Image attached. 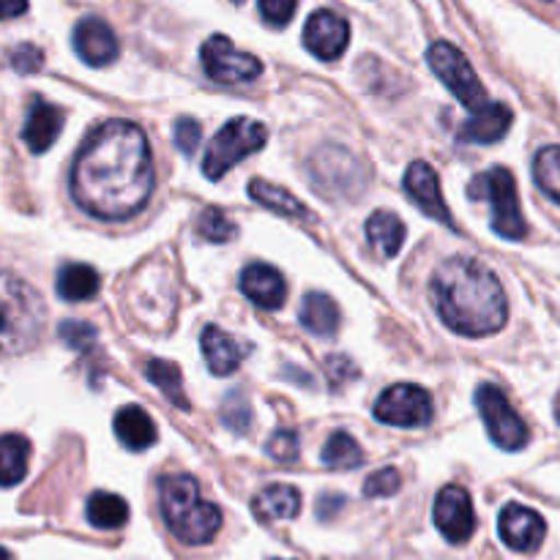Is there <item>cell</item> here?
I'll return each instance as SVG.
<instances>
[{
	"label": "cell",
	"instance_id": "obj_1",
	"mask_svg": "<svg viewBox=\"0 0 560 560\" xmlns=\"http://www.w3.org/2000/svg\"><path fill=\"white\" fill-rule=\"evenodd\" d=\"M153 159L145 131L129 120H107L82 142L69 189L77 206L104 222H124L153 195Z\"/></svg>",
	"mask_w": 560,
	"mask_h": 560
},
{
	"label": "cell",
	"instance_id": "obj_2",
	"mask_svg": "<svg viewBox=\"0 0 560 560\" xmlns=\"http://www.w3.org/2000/svg\"><path fill=\"white\" fill-rule=\"evenodd\" d=\"M438 317L459 337H490L506 326L509 301L501 279L474 257H448L430 279Z\"/></svg>",
	"mask_w": 560,
	"mask_h": 560
},
{
	"label": "cell",
	"instance_id": "obj_3",
	"mask_svg": "<svg viewBox=\"0 0 560 560\" xmlns=\"http://www.w3.org/2000/svg\"><path fill=\"white\" fill-rule=\"evenodd\" d=\"M159 506L167 528L184 545H208L222 528V512L200 495V485L186 474L159 481Z\"/></svg>",
	"mask_w": 560,
	"mask_h": 560
},
{
	"label": "cell",
	"instance_id": "obj_4",
	"mask_svg": "<svg viewBox=\"0 0 560 560\" xmlns=\"http://www.w3.org/2000/svg\"><path fill=\"white\" fill-rule=\"evenodd\" d=\"M47 310L25 279L0 271V355L31 350L42 339Z\"/></svg>",
	"mask_w": 560,
	"mask_h": 560
},
{
	"label": "cell",
	"instance_id": "obj_5",
	"mask_svg": "<svg viewBox=\"0 0 560 560\" xmlns=\"http://www.w3.org/2000/svg\"><path fill=\"white\" fill-rule=\"evenodd\" d=\"M474 200H487L492 211V230L509 241H520L528 233L517 197V180L506 167H490L476 175L468 186Z\"/></svg>",
	"mask_w": 560,
	"mask_h": 560
},
{
	"label": "cell",
	"instance_id": "obj_6",
	"mask_svg": "<svg viewBox=\"0 0 560 560\" xmlns=\"http://www.w3.org/2000/svg\"><path fill=\"white\" fill-rule=\"evenodd\" d=\"M268 142V129L255 118H233L217 131L202 156V173L206 178L219 180L230 173L246 156L260 151Z\"/></svg>",
	"mask_w": 560,
	"mask_h": 560
},
{
	"label": "cell",
	"instance_id": "obj_7",
	"mask_svg": "<svg viewBox=\"0 0 560 560\" xmlns=\"http://www.w3.org/2000/svg\"><path fill=\"white\" fill-rule=\"evenodd\" d=\"M427 60H430V69L435 71L438 80L470 109L487 107L490 98H487V88L481 85L479 74L474 71L470 60L465 58L463 49H457L448 42H435L430 49H427Z\"/></svg>",
	"mask_w": 560,
	"mask_h": 560
},
{
	"label": "cell",
	"instance_id": "obj_8",
	"mask_svg": "<svg viewBox=\"0 0 560 560\" xmlns=\"http://www.w3.org/2000/svg\"><path fill=\"white\" fill-rule=\"evenodd\" d=\"M476 405H479V413L495 446H501L503 452H520V448L528 446V427L501 388L492 386V383L479 386Z\"/></svg>",
	"mask_w": 560,
	"mask_h": 560
},
{
	"label": "cell",
	"instance_id": "obj_9",
	"mask_svg": "<svg viewBox=\"0 0 560 560\" xmlns=\"http://www.w3.org/2000/svg\"><path fill=\"white\" fill-rule=\"evenodd\" d=\"M312 184L320 189V195L328 197H355L359 189L364 186V167L355 162L350 151L339 145L320 148L310 162Z\"/></svg>",
	"mask_w": 560,
	"mask_h": 560
},
{
	"label": "cell",
	"instance_id": "obj_10",
	"mask_svg": "<svg viewBox=\"0 0 560 560\" xmlns=\"http://www.w3.org/2000/svg\"><path fill=\"white\" fill-rule=\"evenodd\" d=\"M202 69L219 85H238V82H252L260 77L262 63L249 52H241L233 47L228 36L217 33L208 38L200 49Z\"/></svg>",
	"mask_w": 560,
	"mask_h": 560
},
{
	"label": "cell",
	"instance_id": "obj_11",
	"mask_svg": "<svg viewBox=\"0 0 560 560\" xmlns=\"http://www.w3.org/2000/svg\"><path fill=\"white\" fill-rule=\"evenodd\" d=\"M375 419L388 427H427L432 421V399L421 386L397 383L386 388L375 402Z\"/></svg>",
	"mask_w": 560,
	"mask_h": 560
},
{
	"label": "cell",
	"instance_id": "obj_12",
	"mask_svg": "<svg viewBox=\"0 0 560 560\" xmlns=\"http://www.w3.org/2000/svg\"><path fill=\"white\" fill-rule=\"evenodd\" d=\"M438 530L446 536L452 545H465L476 530V514L470 495L457 485H448L438 492L435 509H432Z\"/></svg>",
	"mask_w": 560,
	"mask_h": 560
},
{
	"label": "cell",
	"instance_id": "obj_13",
	"mask_svg": "<svg viewBox=\"0 0 560 560\" xmlns=\"http://www.w3.org/2000/svg\"><path fill=\"white\" fill-rule=\"evenodd\" d=\"M350 25L337 14V11L320 9L306 20L304 44L315 58L337 60L348 49Z\"/></svg>",
	"mask_w": 560,
	"mask_h": 560
},
{
	"label": "cell",
	"instance_id": "obj_14",
	"mask_svg": "<svg viewBox=\"0 0 560 560\" xmlns=\"http://www.w3.org/2000/svg\"><path fill=\"white\" fill-rule=\"evenodd\" d=\"M498 530H501V539L506 541V547H512L514 552H536L547 536L541 514L528 506H520V503H509L503 509Z\"/></svg>",
	"mask_w": 560,
	"mask_h": 560
},
{
	"label": "cell",
	"instance_id": "obj_15",
	"mask_svg": "<svg viewBox=\"0 0 560 560\" xmlns=\"http://www.w3.org/2000/svg\"><path fill=\"white\" fill-rule=\"evenodd\" d=\"M405 191H408L410 202L421 208V213H427L430 219H438V222L454 228L452 217H448V206L443 200L441 180H438V173L427 162H413L405 173Z\"/></svg>",
	"mask_w": 560,
	"mask_h": 560
},
{
	"label": "cell",
	"instance_id": "obj_16",
	"mask_svg": "<svg viewBox=\"0 0 560 560\" xmlns=\"http://www.w3.org/2000/svg\"><path fill=\"white\" fill-rule=\"evenodd\" d=\"M71 42H74V52L96 69L118 58V38L102 16H85V20L77 22Z\"/></svg>",
	"mask_w": 560,
	"mask_h": 560
},
{
	"label": "cell",
	"instance_id": "obj_17",
	"mask_svg": "<svg viewBox=\"0 0 560 560\" xmlns=\"http://www.w3.org/2000/svg\"><path fill=\"white\" fill-rule=\"evenodd\" d=\"M241 293L260 310H279L288 295L284 277L268 262H252L241 273Z\"/></svg>",
	"mask_w": 560,
	"mask_h": 560
},
{
	"label": "cell",
	"instance_id": "obj_18",
	"mask_svg": "<svg viewBox=\"0 0 560 560\" xmlns=\"http://www.w3.org/2000/svg\"><path fill=\"white\" fill-rule=\"evenodd\" d=\"M60 129H63V109L44 98H33L25 126H22V140L31 148V153L49 151L60 137Z\"/></svg>",
	"mask_w": 560,
	"mask_h": 560
},
{
	"label": "cell",
	"instance_id": "obj_19",
	"mask_svg": "<svg viewBox=\"0 0 560 560\" xmlns=\"http://www.w3.org/2000/svg\"><path fill=\"white\" fill-rule=\"evenodd\" d=\"M200 345L202 355H206L208 361V370L219 377L233 375L241 366V361L246 359V353H249V348H244L238 339L230 337V334L219 326H208L206 331H202Z\"/></svg>",
	"mask_w": 560,
	"mask_h": 560
},
{
	"label": "cell",
	"instance_id": "obj_20",
	"mask_svg": "<svg viewBox=\"0 0 560 560\" xmlns=\"http://www.w3.org/2000/svg\"><path fill=\"white\" fill-rule=\"evenodd\" d=\"M514 113L506 104H487V107L476 109L468 120H465L459 140L465 142H479V145H490V142L503 140L512 129Z\"/></svg>",
	"mask_w": 560,
	"mask_h": 560
},
{
	"label": "cell",
	"instance_id": "obj_21",
	"mask_svg": "<svg viewBox=\"0 0 560 560\" xmlns=\"http://www.w3.org/2000/svg\"><path fill=\"white\" fill-rule=\"evenodd\" d=\"M252 512L262 523H279V520H293L301 512V492L290 485H268L260 495L252 501Z\"/></svg>",
	"mask_w": 560,
	"mask_h": 560
},
{
	"label": "cell",
	"instance_id": "obj_22",
	"mask_svg": "<svg viewBox=\"0 0 560 560\" xmlns=\"http://www.w3.org/2000/svg\"><path fill=\"white\" fill-rule=\"evenodd\" d=\"M115 435L129 452H145L156 443V424L137 405H126L115 416Z\"/></svg>",
	"mask_w": 560,
	"mask_h": 560
},
{
	"label": "cell",
	"instance_id": "obj_23",
	"mask_svg": "<svg viewBox=\"0 0 560 560\" xmlns=\"http://www.w3.org/2000/svg\"><path fill=\"white\" fill-rule=\"evenodd\" d=\"M249 197L255 202H260L262 208H268V211L282 213V217L295 219V222H312L310 208H306L299 197L290 195L288 189H282V186H273L268 184V180L255 178L249 184Z\"/></svg>",
	"mask_w": 560,
	"mask_h": 560
},
{
	"label": "cell",
	"instance_id": "obj_24",
	"mask_svg": "<svg viewBox=\"0 0 560 560\" xmlns=\"http://www.w3.org/2000/svg\"><path fill=\"white\" fill-rule=\"evenodd\" d=\"M366 241L377 257H397L405 244V222L392 211H375L366 222Z\"/></svg>",
	"mask_w": 560,
	"mask_h": 560
},
{
	"label": "cell",
	"instance_id": "obj_25",
	"mask_svg": "<svg viewBox=\"0 0 560 560\" xmlns=\"http://www.w3.org/2000/svg\"><path fill=\"white\" fill-rule=\"evenodd\" d=\"M339 306L326 293H310L301 304V326L315 337H334L339 328Z\"/></svg>",
	"mask_w": 560,
	"mask_h": 560
},
{
	"label": "cell",
	"instance_id": "obj_26",
	"mask_svg": "<svg viewBox=\"0 0 560 560\" xmlns=\"http://www.w3.org/2000/svg\"><path fill=\"white\" fill-rule=\"evenodd\" d=\"M102 288V279H98L96 268L82 266V262H69L58 271V295L71 304H80V301L93 299Z\"/></svg>",
	"mask_w": 560,
	"mask_h": 560
},
{
	"label": "cell",
	"instance_id": "obj_27",
	"mask_svg": "<svg viewBox=\"0 0 560 560\" xmlns=\"http://www.w3.org/2000/svg\"><path fill=\"white\" fill-rule=\"evenodd\" d=\"M31 443L22 435H0V487L20 485L27 476Z\"/></svg>",
	"mask_w": 560,
	"mask_h": 560
},
{
	"label": "cell",
	"instance_id": "obj_28",
	"mask_svg": "<svg viewBox=\"0 0 560 560\" xmlns=\"http://www.w3.org/2000/svg\"><path fill=\"white\" fill-rule=\"evenodd\" d=\"M85 512L88 523L98 530L124 528L126 520H129V506H126L124 498L113 495V492H93Z\"/></svg>",
	"mask_w": 560,
	"mask_h": 560
},
{
	"label": "cell",
	"instance_id": "obj_29",
	"mask_svg": "<svg viewBox=\"0 0 560 560\" xmlns=\"http://www.w3.org/2000/svg\"><path fill=\"white\" fill-rule=\"evenodd\" d=\"M145 377L180 410H189V399L184 394V377H180L178 364L164 359H151L145 364Z\"/></svg>",
	"mask_w": 560,
	"mask_h": 560
},
{
	"label": "cell",
	"instance_id": "obj_30",
	"mask_svg": "<svg viewBox=\"0 0 560 560\" xmlns=\"http://www.w3.org/2000/svg\"><path fill=\"white\" fill-rule=\"evenodd\" d=\"M323 463L334 470L359 468L364 463V452H361L353 435H348V432H334L326 446H323Z\"/></svg>",
	"mask_w": 560,
	"mask_h": 560
},
{
	"label": "cell",
	"instance_id": "obj_31",
	"mask_svg": "<svg viewBox=\"0 0 560 560\" xmlns=\"http://www.w3.org/2000/svg\"><path fill=\"white\" fill-rule=\"evenodd\" d=\"M536 186L560 206V145H547L534 159Z\"/></svg>",
	"mask_w": 560,
	"mask_h": 560
},
{
	"label": "cell",
	"instance_id": "obj_32",
	"mask_svg": "<svg viewBox=\"0 0 560 560\" xmlns=\"http://www.w3.org/2000/svg\"><path fill=\"white\" fill-rule=\"evenodd\" d=\"M197 233L211 241V244H228V241L235 238V224L219 208H206L197 219Z\"/></svg>",
	"mask_w": 560,
	"mask_h": 560
},
{
	"label": "cell",
	"instance_id": "obj_33",
	"mask_svg": "<svg viewBox=\"0 0 560 560\" xmlns=\"http://www.w3.org/2000/svg\"><path fill=\"white\" fill-rule=\"evenodd\" d=\"M222 421L230 427L233 432H246L252 424V408L246 402L244 394L233 392L228 394V399L222 402Z\"/></svg>",
	"mask_w": 560,
	"mask_h": 560
},
{
	"label": "cell",
	"instance_id": "obj_34",
	"mask_svg": "<svg viewBox=\"0 0 560 560\" xmlns=\"http://www.w3.org/2000/svg\"><path fill=\"white\" fill-rule=\"evenodd\" d=\"M60 339L69 345L71 350H91L96 345V328L85 320H63L60 326Z\"/></svg>",
	"mask_w": 560,
	"mask_h": 560
},
{
	"label": "cell",
	"instance_id": "obj_35",
	"mask_svg": "<svg viewBox=\"0 0 560 560\" xmlns=\"http://www.w3.org/2000/svg\"><path fill=\"white\" fill-rule=\"evenodd\" d=\"M266 448L271 454V459H277V463H295L301 452V443L293 430H277Z\"/></svg>",
	"mask_w": 560,
	"mask_h": 560
},
{
	"label": "cell",
	"instance_id": "obj_36",
	"mask_svg": "<svg viewBox=\"0 0 560 560\" xmlns=\"http://www.w3.org/2000/svg\"><path fill=\"white\" fill-rule=\"evenodd\" d=\"M399 487H402V476H399V470L383 468V470H375V474L366 479L364 495L366 498H388V495H394V492H399Z\"/></svg>",
	"mask_w": 560,
	"mask_h": 560
},
{
	"label": "cell",
	"instance_id": "obj_37",
	"mask_svg": "<svg viewBox=\"0 0 560 560\" xmlns=\"http://www.w3.org/2000/svg\"><path fill=\"white\" fill-rule=\"evenodd\" d=\"M295 5H299V0H257L262 20L273 27L288 25L295 14Z\"/></svg>",
	"mask_w": 560,
	"mask_h": 560
},
{
	"label": "cell",
	"instance_id": "obj_38",
	"mask_svg": "<svg viewBox=\"0 0 560 560\" xmlns=\"http://www.w3.org/2000/svg\"><path fill=\"white\" fill-rule=\"evenodd\" d=\"M197 142H200V124L191 118H178L175 124V145L180 148V153H195Z\"/></svg>",
	"mask_w": 560,
	"mask_h": 560
},
{
	"label": "cell",
	"instance_id": "obj_39",
	"mask_svg": "<svg viewBox=\"0 0 560 560\" xmlns=\"http://www.w3.org/2000/svg\"><path fill=\"white\" fill-rule=\"evenodd\" d=\"M42 49L31 47V44H22L20 49H14V55H11V63H14L16 71H22V74H31V71L42 69Z\"/></svg>",
	"mask_w": 560,
	"mask_h": 560
},
{
	"label": "cell",
	"instance_id": "obj_40",
	"mask_svg": "<svg viewBox=\"0 0 560 560\" xmlns=\"http://www.w3.org/2000/svg\"><path fill=\"white\" fill-rule=\"evenodd\" d=\"M27 0H0V20H14V16L25 14Z\"/></svg>",
	"mask_w": 560,
	"mask_h": 560
},
{
	"label": "cell",
	"instance_id": "obj_41",
	"mask_svg": "<svg viewBox=\"0 0 560 560\" xmlns=\"http://www.w3.org/2000/svg\"><path fill=\"white\" fill-rule=\"evenodd\" d=\"M0 560H11V556L3 550V547H0Z\"/></svg>",
	"mask_w": 560,
	"mask_h": 560
},
{
	"label": "cell",
	"instance_id": "obj_42",
	"mask_svg": "<svg viewBox=\"0 0 560 560\" xmlns=\"http://www.w3.org/2000/svg\"><path fill=\"white\" fill-rule=\"evenodd\" d=\"M556 419H558V424H560V399L556 402Z\"/></svg>",
	"mask_w": 560,
	"mask_h": 560
},
{
	"label": "cell",
	"instance_id": "obj_43",
	"mask_svg": "<svg viewBox=\"0 0 560 560\" xmlns=\"http://www.w3.org/2000/svg\"><path fill=\"white\" fill-rule=\"evenodd\" d=\"M545 3H550V0H545Z\"/></svg>",
	"mask_w": 560,
	"mask_h": 560
}]
</instances>
